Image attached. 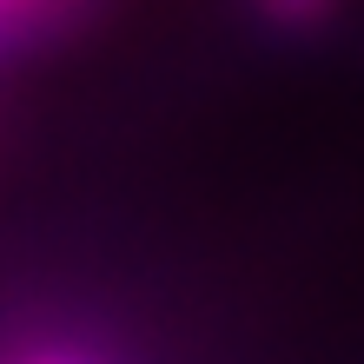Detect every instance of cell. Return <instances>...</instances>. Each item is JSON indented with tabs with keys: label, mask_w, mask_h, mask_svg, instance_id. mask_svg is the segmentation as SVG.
Masks as SVG:
<instances>
[{
	"label": "cell",
	"mask_w": 364,
	"mask_h": 364,
	"mask_svg": "<svg viewBox=\"0 0 364 364\" xmlns=\"http://www.w3.org/2000/svg\"><path fill=\"white\" fill-rule=\"evenodd\" d=\"M259 7H265L272 20H285V27H311V20L325 14L331 0H259Z\"/></svg>",
	"instance_id": "obj_1"
},
{
	"label": "cell",
	"mask_w": 364,
	"mask_h": 364,
	"mask_svg": "<svg viewBox=\"0 0 364 364\" xmlns=\"http://www.w3.org/2000/svg\"><path fill=\"white\" fill-rule=\"evenodd\" d=\"M40 364H73V358H40Z\"/></svg>",
	"instance_id": "obj_2"
}]
</instances>
